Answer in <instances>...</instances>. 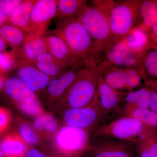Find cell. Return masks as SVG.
<instances>
[{"label":"cell","instance_id":"f35d334b","mask_svg":"<svg viewBox=\"0 0 157 157\" xmlns=\"http://www.w3.org/2000/svg\"><path fill=\"white\" fill-rule=\"evenodd\" d=\"M150 108L157 113V92L152 94L151 102Z\"/></svg>","mask_w":157,"mask_h":157},{"label":"cell","instance_id":"e575fe53","mask_svg":"<svg viewBox=\"0 0 157 157\" xmlns=\"http://www.w3.org/2000/svg\"><path fill=\"white\" fill-rule=\"evenodd\" d=\"M36 62L42 63H57L61 64L65 66L63 64L61 63L57 60L48 51L41 54L38 57L34 63ZM66 67H67V66H66Z\"/></svg>","mask_w":157,"mask_h":157},{"label":"cell","instance_id":"d4e9b609","mask_svg":"<svg viewBox=\"0 0 157 157\" xmlns=\"http://www.w3.org/2000/svg\"><path fill=\"white\" fill-rule=\"evenodd\" d=\"M15 103L20 110L27 115L38 117L44 113L41 104L37 97L31 101L15 102Z\"/></svg>","mask_w":157,"mask_h":157},{"label":"cell","instance_id":"4dcf8cb0","mask_svg":"<svg viewBox=\"0 0 157 157\" xmlns=\"http://www.w3.org/2000/svg\"><path fill=\"white\" fill-rule=\"evenodd\" d=\"M126 89H134L140 84V77L139 74L132 68L126 69Z\"/></svg>","mask_w":157,"mask_h":157},{"label":"cell","instance_id":"8fae6325","mask_svg":"<svg viewBox=\"0 0 157 157\" xmlns=\"http://www.w3.org/2000/svg\"><path fill=\"white\" fill-rule=\"evenodd\" d=\"M48 51L45 36H38L33 33H25L24 40L17 54L19 63L34 64L41 54Z\"/></svg>","mask_w":157,"mask_h":157},{"label":"cell","instance_id":"ee69618b","mask_svg":"<svg viewBox=\"0 0 157 157\" xmlns=\"http://www.w3.org/2000/svg\"><path fill=\"white\" fill-rule=\"evenodd\" d=\"M0 157H4L2 149V145H1V143H0Z\"/></svg>","mask_w":157,"mask_h":157},{"label":"cell","instance_id":"44dd1931","mask_svg":"<svg viewBox=\"0 0 157 157\" xmlns=\"http://www.w3.org/2000/svg\"><path fill=\"white\" fill-rule=\"evenodd\" d=\"M122 114L123 116L132 117L137 119L144 125H157V113L148 109L124 105L122 107Z\"/></svg>","mask_w":157,"mask_h":157},{"label":"cell","instance_id":"3957f363","mask_svg":"<svg viewBox=\"0 0 157 157\" xmlns=\"http://www.w3.org/2000/svg\"><path fill=\"white\" fill-rule=\"evenodd\" d=\"M77 17L92 39L97 53L112 41L108 10L98 5H85Z\"/></svg>","mask_w":157,"mask_h":157},{"label":"cell","instance_id":"1f68e13d","mask_svg":"<svg viewBox=\"0 0 157 157\" xmlns=\"http://www.w3.org/2000/svg\"><path fill=\"white\" fill-rule=\"evenodd\" d=\"M145 67L150 74L157 76V50L148 54L145 60Z\"/></svg>","mask_w":157,"mask_h":157},{"label":"cell","instance_id":"ac0fdd59","mask_svg":"<svg viewBox=\"0 0 157 157\" xmlns=\"http://www.w3.org/2000/svg\"><path fill=\"white\" fill-rule=\"evenodd\" d=\"M1 145L4 157H25L28 151L21 137L15 134L6 136Z\"/></svg>","mask_w":157,"mask_h":157},{"label":"cell","instance_id":"cb8c5ba5","mask_svg":"<svg viewBox=\"0 0 157 157\" xmlns=\"http://www.w3.org/2000/svg\"><path fill=\"white\" fill-rule=\"evenodd\" d=\"M34 126L38 131L52 134L57 130L58 124L52 116L43 113L36 118L34 122Z\"/></svg>","mask_w":157,"mask_h":157},{"label":"cell","instance_id":"7c38bea8","mask_svg":"<svg viewBox=\"0 0 157 157\" xmlns=\"http://www.w3.org/2000/svg\"><path fill=\"white\" fill-rule=\"evenodd\" d=\"M82 67L74 66L67 69L59 76L52 78L45 88V94L48 100L55 101L59 100L76 79Z\"/></svg>","mask_w":157,"mask_h":157},{"label":"cell","instance_id":"ba28073f","mask_svg":"<svg viewBox=\"0 0 157 157\" xmlns=\"http://www.w3.org/2000/svg\"><path fill=\"white\" fill-rule=\"evenodd\" d=\"M94 140L88 145L92 157H134V144L102 136L93 135Z\"/></svg>","mask_w":157,"mask_h":157},{"label":"cell","instance_id":"8d00e7d4","mask_svg":"<svg viewBox=\"0 0 157 157\" xmlns=\"http://www.w3.org/2000/svg\"><path fill=\"white\" fill-rule=\"evenodd\" d=\"M157 6L156 4L154 2L147 1L142 4L140 8V14L144 17L150 11Z\"/></svg>","mask_w":157,"mask_h":157},{"label":"cell","instance_id":"d590c367","mask_svg":"<svg viewBox=\"0 0 157 157\" xmlns=\"http://www.w3.org/2000/svg\"><path fill=\"white\" fill-rule=\"evenodd\" d=\"M140 157H157V143L143 149L140 151Z\"/></svg>","mask_w":157,"mask_h":157},{"label":"cell","instance_id":"d6a6232c","mask_svg":"<svg viewBox=\"0 0 157 157\" xmlns=\"http://www.w3.org/2000/svg\"><path fill=\"white\" fill-rule=\"evenodd\" d=\"M11 114L7 109L0 107V134L8 127L11 121Z\"/></svg>","mask_w":157,"mask_h":157},{"label":"cell","instance_id":"6da1fadb","mask_svg":"<svg viewBox=\"0 0 157 157\" xmlns=\"http://www.w3.org/2000/svg\"><path fill=\"white\" fill-rule=\"evenodd\" d=\"M48 34L61 38L75 59L84 65L94 64L93 56L97 54L94 44L89 34L77 17L59 21L56 28Z\"/></svg>","mask_w":157,"mask_h":157},{"label":"cell","instance_id":"277c9868","mask_svg":"<svg viewBox=\"0 0 157 157\" xmlns=\"http://www.w3.org/2000/svg\"><path fill=\"white\" fill-rule=\"evenodd\" d=\"M144 128V125L137 119L122 116L101 126L93 135L135 143L138 139H144L142 134Z\"/></svg>","mask_w":157,"mask_h":157},{"label":"cell","instance_id":"ab89813d","mask_svg":"<svg viewBox=\"0 0 157 157\" xmlns=\"http://www.w3.org/2000/svg\"><path fill=\"white\" fill-rule=\"evenodd\" d=\"M6 42L0 37V53L3 52L6 46Z\"/></svg>","mask_w":157,"mask_h":157},{"label":"cell","instance_id":"836d02e7","mask_svg":"<svg viewBox=\"0 0 157 157\" xmlns=\"http://www.w3.org/2000/svg\"><path fill=\"white\" fill-rule=\"evenodd\" d=\"M144 17V22L147 26H153L157 24V6L152 9Z\"/></svg>","mask_w":157,"mask_h":157},{"label":"cell","instance_id":"9a60e30c","mask_svg":"<svg viewBox=\"0 0 157 157\" xmlns=\"http://www.w3.org/2000/svg\"><path fill=\"white\" fill-rule=\"evenodd\" d=\"M106 56L108 61L119 67L131 68L137 63L136 54L129 49L122 40L112 45L107 50Z\"/></svg>","mask_w":157,"mask_h":157},{"label":"cell","instance_id":"9c48e42d","mask_svg":"<svg viewBox=\"0 0 157 157\" xmlns=\"http://www.w3.org/2000/svg\"><path fill=\"white\" fill-rule=\"evenodd\" d=\"M63 119L66 125L93 134L103 125L100 113L93 102L87 107L65 109Z\"/></svg>","mask_w":157,"mask_h":157},{"label":"cell","instance_id":"5b68a950","mask_svg":"<svg viewBox=\"0 0 157 157\" xmlns=\"http://www.w3.org/2000/svg\"><path fill=\"white\" fill-rule=\"evenodd\" d=\"M108 10L112 41H121L134 29L137 6L134 1H126L113 5Z\"/></svg>","mask_w":157,"mask_h":157},{"label":"cell","instance_id":"4316f807","mask_svg":"<svg viewBox=\"0 0 157 157\" xmlns=\"http://www.w3.org/2000/svg\"><path fill=\"white\" fill-rule=\"evenodd\" d=\"M12 54L2 52L0 53V73L9 72L17 66V62Z\"/></svg>","mask_w":157,"mask_h":157},{"label":"cell","instance_id":"7bdbcfd3","mask_svg":"<svg viewBox=\"0 0 157 157\" xmlns=\"http://www.w3.org/2000/svg\"><path fill=\"white\" fill-rule=\"evenodd\" d=\"M152 29L154 33L157 34V24L153 26Z\"/></svg>","mask_w":157,"mask_h":157},{"label":"cell","instance_id":"60d3db41","mask_svg":"<svg viewBox=\"0 0 157 157\" xmlns=\"http://www.w3.org/2000/svg\"><path fill=\"white\" fill-rule=\"evenodd\" d=\"M7 21L6 16L2 12L0 11V28L5 24V23Z\"/></svg>","mask_w":157,"mask_h":157},{"label":"cell","instance_id":"30bf717a","mask_svg":"<svg viewBox=\"0 0 157 157\" xmlns=\"http://www.w3.org/2000/svg\"><path fill=\"white\" fill-rule=\"evenodd\" d=\"M57 1L37 0L31 11L32 32L38 36H44L51 21L56 17Z\"/></svg>","mask_w":157,"mask_h":157},{"label":"cell","instance_id":"f1b7e54d","mask_svg":"<svg viewBox=\"0 0 157 157\" xmlns=\"http://www.w3.org/2000/svg\"><path fill=\"white\" fill-rule=\"evenodd\" d=\"M152 100V93L145 89L139 90L135 100V105L132 107L148 109L150 107Z\"/></svg>","mask_w":157,"mask_h":157},{"label":"cell","instance_id":"603a6c76","mask_svg":"<svg viewBox=\"0 0 157 157\" xmlns=\"http://www.w3.org/2000/svg\"><path fill=\"white\" fill-rule=\"evenodd\" d=\"M122 41L132 52L136 54L145 46L147 39L146 34L143 30L139 29H134Z\"/></svg>","mask_w":157,"mask_h":157},{"label":"cell","instance_id":"484cf974","mask_svg":"<svg viewBox=\"0 0 157 157\" xmlns=\"http://www.w3.org/2000/svg\"><path fill=\"white\" fill-rule=\"evenodd\" d=\"M33 65L40 71L51 78L59 76L65 70L70 68L57 63L36 62Z\"/></svg>","mask_w":157,"mask_h":157},{"label":"cell","instance_id":"7a4b0ae2","mask_svg":"<svg viewBox=\"0 0 157 157\" xmlns=\"http://www.w3.org/2000/svg\"><path fill=\"white\" fill-rule=\"evenodd\" d=\"M100 72L95 65H85L58 101L65 109L87 107L93 102L98 88Z\"/></svg>","mask_w":157,"mask_h":157},{"label":"cell","instance_id":"83f0119b","mask_svg":"<svg viewBox=\"0 0 157 157\" xmlns=\"http://www.w3.org/2000/svg\"><path fill=\"white\" fill-rule=\"evenodd\" d=\"M19 132L21 138L27 143L31 145L38 144L39 142L38 137L28 124H21L19 127Z\"/></svg>","mask_w":157,"mask_h":157},{"label":"cell","instance_id":"5bb4252c","mask_svg":"<svg viewBox=\"0 0 157 157\" xmlns=\"http://www.w3.org/2000/svg\"><path fill=\"white\" fill-rule=\"evenodd\" d=\"M45 38L48 51L62 64L69 68L83 65L72 56L61 38L52 34L45 36Z\"/></svg>","mask_w":157,"mask_h":157},{"label":"cell","instance_id":"f6af8a7d","mask_svg":"<svg viewBox=\"0 0 157 157\" xmlns=\"http://www.w3.org/2000/svg\"><path fill=\"white\" fill-rule=\"evenodd\" d=\"M85 157H92L91 156V155H90V154L89 153V152L88 153V155H87V156Z\"/></svg>","mask_w":157,"mask_h":157},{"label":"cell","instance_id":"f546056e","mask_svg":"<svg viewBox=\"0 0 157 157\" xmlns=\"http://www.w3.org/2000/svg\"><path fill=\"white\" fill-rule=\"evenodd\" d=\"M22 1V0H0V11L6 16L7 21Z\"/></svg>","mask_w":157,"mask_h":157},{"label":"cell","instance_id":"52a82bcc","mask_svg":"<svg viewBox=\"0 0 157 157\" xmlns=\"http://www.w3.org/2000/svg\"><path fill=\"white\" fill-rule=\"evenodd\" d=\"M88 133L82 129L66 125L55 137L56 148L62 157H77L88 147Z\"/></svg>","mask_w":157,"mask_h":157},{"label":"cell","instance_id":"4fadbf2b","mask_svg":"<svg viewBox=\"0 0 157 157\" xmlns=\"http://www.w3.org/2000/svg\"><path fill=\"white\" fill-rule=\"evenodd\" d=\"M17 77L34 93L45 89L51 78L37 69L34 65L17 63Z\"/></svg>","mask_w":157,"mask_h":157},{"label":"cell","instance_id":"ffe728a7","mask_svg":"<svg viewBox=\"0 0 157 157\" xmlns=\"http://www.w3.org/2000/svg\"><path fill=\"white\" fill-rule=\"evenodd\" d=\"M87 1L80 0H59L57 4L56 17L59 21L70 17H77Z\"/></svg>","mask_w":157,"mask_h":157},{"label":"cell","instance_id":"e0dca14e","mask_svg":"<svg viewBox=\"0 0 157 157\" xmlns=\"http://www.w3.org/2000/svg\"><path fill=\"white\" fill-rule=\"evenodd\" d=\"M36 0H26L17 6L11 14L8 21L25 33H33L30 22L31 11Z\"/></svg>","mask_w":157,"mask_h":157},{"label":"cell","instance_id":"8992f818","mask_svg":"<svg viewBox=\"0 0 157 157\" xmlns=\"http://www.w3.org/2000/svg\"><path fill=\"white\" fill-rule=\"evenodd\" d=\"M122 97L99 75L98 88L93 102L98 108L103 125L122 116Z\"/></svg>","mask_w":157,"mask_h":157},{"label":"cell","instance_id":"7402d4cb","mask_svg":"<svg viewBox=\"0 0 157 157\" xmlns=\"http://www.w3.org/2000/svg\"><path fill=\"white\" fill-rule=\"evenodd\" d=\"M100 74L105 82L113 89L118 92L126 89V69L114 68L104 74Z\"/></svg>","mask_w":157,"mask_h":157},{"label":"cell","instance_id":"d6986e66","mask_svg":"<svg viewBox=\"0 0 157 157\" xmlns=\"http://www.w3.org/2000/svg\"><path fill=\"white\" fill-rule=\"evenodd\" d=\"M25 33L16 27L10 24H4L0 28V37L13 48L12 54L17 57L24 40Z\"/></svg>","mask_w":157,"mask_h":157},{"label":"cell","instance_id":"b9f144b4","mask_svg":"<svg viewBox=\"0 0 157 157\" xmlns=\"http://www.w3.org/2000/svg\"><path fill=\"white\" fill-rule=\"evenodd\" d=\"M5 80L6 79L4 77V74L0 73V90L3 89Z\"/></svg>","mask_w":157,"mask_h":157},{"label":"cell","instance_id":"2e32d148","mask_svg":"<svg viewBox=\"0 0 157 157\" xmlns=\"http://www.w3.org/2000/svg\"><path fill=\"white\" fill-rule=\"evenodd\" d=\"M3 89L6 94L15 102L30 101L37 97L35 93L15 76L6 78Z\"/></svg>","mask_w":157,"mask_h":157},{"label":"cell","instance_id":"74e56055","mask_svg":"<svg viewBox=\"0 0 157 157\" xmlns=\"http://www.w3.org/2000/svg\"><path fill=\"white\" fill-rule=\"evenodd\" d=\"M25 157H47L43 153L36 148L28 150Z\"/></svg>","mask_w":157,"mask_h":157}]
</instances>
